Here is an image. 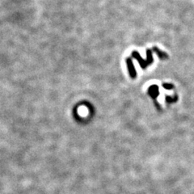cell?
Returning a JSON list of instances; mask_svg holds the SVG:
<instances>
[{
    "label": "cell",
    "mask_w": 194,
    "mask_h": 194,
    "mask_svg": "<svg viewBox=\"0 0 194 194\" xmlns=\"http://www.w3.org/2000/svg\"><path fill=\"white\" fill-rule=\"evenodd\" d=\"M132 56H133L134 58H135L138 62L139 65L142 69H146L147 66H149L154 62V59H153L152 57V51H151V49H146V58L147 59L146 61L142 58V57L140 56V54L137 51H134L132 53Z\"/></svg>",
    "instance_id": "1"
},
{
    "label": "cell",
    "mask_w": 194,
    "mask_h": 194,
    "mask_svg": "<svg viewBox=\"0 0 194 194\" xmlns=\"http://www.w3.org/2000/svg\"><path fill=\"white\" fill-rule=\"evenodd\" d=\"M126 64H127V67H128V70L130 77H131L132 79H135L136 77H137V72H136V70L134 68V66L133 62H132L130 58H126Z\"/></svg>",
    "instance_id": "2"
},
{
    "label": "cell",
    "mask_w": 194,
    "mask_h": 194,
    "mask_svg": "<svg viewBox=\"0 0 194 194\" xmlns=\"http://www.w3.org/2000/svg\"><path fill=\"white\" fill-rule=\"evenodd\" d=\"M152 50L156 54L158 55V57L160 58V59H162V60H164V59H167L168 58V55L165 53L164 52H162L161 50H160L159 49L157 48V47H153Z\"/></svg>",
    "instance_id": "3"
},
{
    "label": "cell",
    "mask_w": 194,
    "mask_h": 194,
    "mask_svg": "<svg viewBox=\"0 0 194 194\" xmlns=\"http://www.w3.org/2000/svg\"><path fill=\"white\" fill-rule=\"evenodd\" d=\"M163 87H165V88H172V86H171V85H167L166 83H165V84H163Z\"/></svg>",
    "instance_id": "4"
}]
</instances>
